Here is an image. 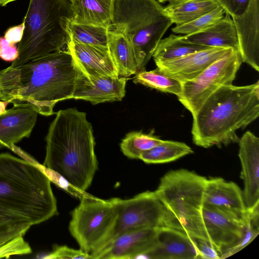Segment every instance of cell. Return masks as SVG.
<instances>
[{"mask_svg": "<svg viewBox=\"0 0 259 259\" xmlns=\"http://www.w3.org/2000/svg\"><path fill=\"white\" fill-rule=\"evenodd\" d=\"M207 179L186 169L169 171L161 178L155 192L164 209L163 226L210 242L202 216Z\"/></svg>", "mask_w": 259, "mask_h": 259, "instance_id": "6", "label": "cell"}, {"mask_svg": "<svg viewBox=\"0 0 259 259\" xmlns=\"http://www.w3.org/2000/svg\"><path fill=\"white\" fill-rule=\"evenodd\" d=\"M203 203L228 210L245 216L246 210L242 191L233 182H227L221 178L207 179L203 194Z\"/></svg>", "mask_w": 259, "mask_h": 259, "instance_id": "20", "label": "cell"}, {"mask_svg": "<svg viewBox=\"0 0 259 259\" xmlns=\"http://www.w3.org/2000/svg\"><path fill=\"white\" fill-rule=\"evenodd\" d=\"M20 68V87L14 106H28L44 116L59 101L72 99L80 70L68 49L33 59Z\"/></svg>", "mask_w": 259, "mask_h": 259, "instance_id": "4", "label": "cell"}, {"mask_svg": "<svg viewBox=\"0 0 259 259\" xmlns=\"http://www.w3.org/2000/svg\"><path fill=\"white\" fill-rule=\"evenodd\" d=\"M164 217L163 205L155 191H147L132 198L121 199L116 224L106 247L124 233L163 226Z\"/></svg>", "mask_w": 259, "mask_h": 259, "instance_id": "10", "label": "cell"}, {"mask_svg": "<svg viewBox=\"0 0 259 259\" xmlns=\"http://www.w3.org/2000/svg\"><path fill=\"white\" fill-rule=\"evenodd\" d=\"M18 57L17 46L11 45L4 37H0V58L6 61H14Z\"/></svg>", "mask_w": 259, "mask_h": 259, "instance_id": "36", "label": "cell"}, {"mask_svg": "<svg viewBox=\"0 0 259 259\" xmlns=\"http://www.w3.org/2000/svg\"><path fill=\"white\" fill-rule=\"evenodd\" d=\"M201 259H221L220 252L208 240L193 238Z\"/></svg>", "mask_w": 259, "mask_h": 259, "instance_id": "35", "label": "cell"}, {"mask_svg": "<svg viewBox=\"0 0 259 259\" xmlns=\"http://www.w3.org/2000/svg\"><path fill=\"white\" fill-rule=\"evenodd\" d=\"M236 27L242 62L259 71V0H250L245 12L231 17Z\"/></svg>", "mask_w": 259, "mask_h": 259, "instance_id": "16", "label": "cell"}, {"mask_svg": "<svg viewBox=\"0 0 259 259\" xmlns=\"http://www.w3.org/2000/svg\"><path fill=\"white\" fill-rule=\"evenodd\" d=\"M127 78L118 76L88 77L80 70L76 79L72 99L93 104L121 101L125 95Z\"/></svg>", "mask_w": 259, "mask_h": 259, "instance_id": "13", "label": "cell"}, {"mask_svg": "<svg viewBox=\"0 0 259 259\" xmlns=\"http://www.w3.org/2000/svg\"><path fill=\"white\" fill-rule=\"evenodd\" d=\"M114 0H74L70 3L72 21L109 28L112 22Z\"/></svg>", "mask_w": 259, "mask_h": 259, "instance_id": "22", "label": "cell"}, {"mask_svg": "<svg viewBox=\"0 0 259 259\" xmlns=\"http://www.w3.org/2000/svg\"><path fill=\"white\" fill-rule=\"evenodd\" d=\"M67 1L69 2L70 3L72 2L74 0H67Z\"/></svg>", "mask_w": 259, "mask_h": 259, "instance_id": "41", "label": "cell"}, {"mask_svg": "<svg viewBox=\"0 0 259 259\" xmlns=\"http://www.w3.org/2000/svg\"><path fill=\"white\" fill-rule=\"evenodd\" d=\"M51 182L43 166L0 153V258L31 253L25 234L58 213Z\"/></svg>", "mask_w": 259, "mask_h": 259, "instance_id": "1", "label": "cell"}, {"mask_svg": "<svg viewBox=\"0 0 259 259\" xmlns=\"http://www.w3.org/2000/svg\"><path fill=\"white\" fill-rule=\"evenodd\" d=\"M229 49L209 48L176 59L155 63L164 74L183 82L197 77Z\"/></svg>", "mask_w": 259, "mask_h": 259, "instance_id": "15", "label": "cell"}, {"mask_svg": "<svg viewBox=\"0 0 259 259\" xmlns=\"http://www.w3.org/2000/svg\"><path fill=\"white\" fill-rule=\"evenodd\" d=\"M133 81L161 92L174 94L177 97L182 93V82L162 73L158 68L137 72Z\"/></svg>", "mask_w": 259, "mask_h": 259, "instance_id": "27", "label": "cell"}, {"mask_svg": "<svg viewBox=\"0 0 259 259\" xmlns=\"http://www.w3.org/2000/svg\"><path fill=\"white\" fill-rule=\"evenodd\" d=\"M248 211V210H247ZM249 211L244 233L235 245L221 254V259L226 258L236 253L249 244L259 233V209Z\"/></svg>", "mask_w": 259, "mask_h": 259, "instance_id": "32", "label": "cell"}, {"mask_svg": "<svg viewBox=\"0 0 259 259\" xmlns=\"http://www.w3.org/2000/svg\"><path fill=\"white\" fill-rule=\"evenodd\" d=\"M68 49L86 76H118L108 48L84 44L70 38Z\"/></svg>", "mask_w": 259, "mask_h": 259, "instance_id": "18", "label": "cell"}, {"mask_svg": "<svg viewBox=\"0 0 259 259\" xmlns=\"http://www.w3.org/2000/svg\"><path fill=\"white\" fill-rule=\"evenodd\" d=\"M9 103H11V101H0V115L6 112V107Z\"/></svg>", "mask_w": 259, "mask_h": 259, "instance_id": "38", "label": "cell"}, {"mask_svg": "<svg viewBox=\"0 0 259 259\" xmlns=\"http://www.w3.org/2000/svg\"><path fill=\"white\" fill-rule=\"evenodd\" d=\"M108 49L119 77L127 78L138 72L133 49L122 32L109 29Z\"/></svg>", "mask_w": 259, "mask_h": 259, "instance_id": "23", "label": "cell"}, {"mask_svg": "<svg viewBox=\"0 0 259 259\" xmlns=\"http://www.w3.org/2000/svg\"><path fill=\"white\" fill-rule=\"evenodd\" d=\"M172 24L157 0H114L108 29L124 34L133 49L138 72L146 70L159 42Z\"/></svg>", "mask_w": 259, "mask_h": 259, "instance_id": "7", "label": "cell"}, {"mask_svg": "<svg viewBox=\"0 0 259 259\" xmlns=\"http://www.w3.org/2000/svg\"><path fill=\"white\" fill-rule=\"evenodd\" d=\"M24 27L23 22L18 25L10 27L6 31L4 37L11 45L19 43L22 38Z\"/></svg>", "mask_w": 259, "mask_h": 259, "instance_id": "37", "label": "cell"}, {"mask_svg": "<svg viewBox=\"0 0 259 259\" xmlns=\"http://www.w3.org/2000/svg\"><path fill=\"white\" fill-rule=\"evenodd\" d=\"M209 48L186 41L182 35L171 34L160 40L152 57L155 62L176 59Z\"/></svg>", "mask_w": 259, "mask_h": 259, "instance_id": "25", "label": "cell"}, {"mask_svg": "<svg viewBox=\"0 0 259 259\" xmlns=\"http://www.w3.org/2000/svg\"><path fill=\"white\" fill-rule=\"evenodd\" d=\"M46 141L42 166L75 190L84 192L98 168L93 127L86 113L76 108L59 110L50 125Z\"/></svg>", "mask_w": 259, "mask_h": 259, "instance_id": "2", "label": "cell"}, {"mask_svg": "<svg viewBox=\"0 0 259 259\" xmlns=\"http://www.w3.org/2000/svg\"><path fill=\"white\" fill-rule=\"evenodd\" d=\"M158 228L124 233L112 240L95 258L130 259L145 256L156 244Z\"/></svg>", "mask_w": 259, "mask_h": 259, "instance_id": "14", "label": "cell"}, {"mask_svg": "<svg viewBox=\"0 0 259 259\" xmlns=\"http://www.w3.org/2000/svg\"><path fill=\"white\" fill-rule=\"evenodd\" d=\"M163 141L152 133L131 132L122 140L120 147L122 153L129 158L139 159L145 151L151 149Z\"/></svg>", "mask_w": 259, "mask_h": 259, "instance_id": "29", "label": "cell"}, {"mask_svg": "<svg viewBox=\"0 0 259 259\" xmlns=\"http://www.w3.org/2000/svg\"><path fill=\"white\" fill-rule=\"evenodd\" d=\"M145 257L154 259H201L193 237L166 226L158 228L156 244Z\"/></svg>", "mask_w": 259, "mask_h": 259, "instance_id": "17", "label": "cell"}, {"mask_svg": "<svg viewBox=\"0 0 259 259\" xmlns=\"http://www.w3.org/2000/svg\"><path fill=\"white\" fill-rule=\"evenodd\" d=\"M226 14L221 6L210 12L185 24L176 25L171 29L175 33L189 35L203 30L218 22Z\"/></svg>", "mask_w": 259, "mask_h": 259, "instance_id": "30", "label": "cell"}, {"mask_svg": "<svg viewBox=\"0 0 259 259\" xmlns=\"http://www.w3.org/2000/svg\"><path fill=\"white\" fill-rule=\"evenodd\" d=\"M72 18L67 0H30L17 46L18 57L10 66L19 67L49 53L68 50V26Z\"/></svg>", "mask_w": 259, "mask_h": 259, "instance_id": "5", "label": "cell"}, {"mask_svg": "<svg viewBox=\"0 0 259 259\" xmlns=\"http://www.w3.org/2000/svg\"><path fill=\"white\" fill-rule=\"evenodd\" d=\"M242 63L239 51L229 49L197 77L182 82L178 100L193 115L216 90L232 84Z\"/></svg>", "mask_w": 259, "mask_h": 259, "instance_id": "9", "label": "cell"}, {"mask_svg": "<svg viewBox=\"0 0 259 259\" xmlns=\"http://www.w3.org/2000/svg\"><path fill=\"white\" fill-rule=\"evenodd\" d=\"M258 116V80L247 85H224L192 115L193 142L204 148L238 143L237 131Z\"/></svg>", "mask_w": 259, "mask_h": 259, "instance_id": "3", "label": "cell"}, {"mask_svg": "<svg viewBox=\"0 0 259 259\" xmlns=\"http://www.w3.org/2000/svg\"><path fill=\"white\" fill-rule=\"evenodd\" d=\"M182 38L186 41L210 48L232 49L239 51L236 27L228 13L207 28L191 34L182 35Z\"/></svg>", "mask_w": 259, "mask_h": 259, "instance_id": "21", "label": "cell"}, {"mask_svg": "<svg viewBox=\"0 0 259 259\" xmlns=\"http://www.w3.org/2000/svg\"><path fill=\"white\" fill-rule=\"evenodd\" d=\"M20 87V68L11 66L0 70V101H10L17 96Z\"/></svg>", "mask_w": 259, "mask_h": 259, "instance_id": "31", "label": "cell"}, {"mask_svg": "<svg viewBox=\"0 0 259 259\" xmlns=\"http://www.w3.org/2000/svg\"><path fill=\"white\" fill-rule=\"evenodd\" d=\"M121 200L83 194L72 211L69 232L80 249L90 254L91 258L95 259L108 243L118 219Z\"/></svg>", "mask_w": 259, "mask_h": 259, "instance_id": "8", "label": "cell"}, {"mask_svg": "<svg viewBox=\"0 0 259 259\" xmlns=\"http://www.w3.org/2000/svg\"><path fill=\"white\" fill-rule=\"evenodd\" d=\"M68 32L70 38L77 42L108 48L109 29L107 27L78 24L71 21L68 26Z\"/></svg>", "mask_w": 259, "mask_h": 259, "instance_id": "28", "label": "cell"}, {"mask_svg": "<svg viewBox=\"0 0 259 259\" xmlns=\"http://www.w3.org/2000/svg\"><path fill=\"white\" fill-rule=\"evenodd\" d=\"M17 0H0V6H5L11 2Z\"/></svg>", "mask_w": 259, "mask_h": 259, "instance_id": "40", "label": "cell"}, {"mask_svg": "<svg viewBox=\"0 0 259 259\" xmlns=\"http://www.w3.org/2000/svg\"><path fill=\"white\" fill-rule=\"evenodd\" d=\"M238 143L243 197L246 210L252 211L259 208V138L248 131Z\"/></svg>", "mask_w": 259, "mask_h": 259, "instance_id": "12", "label": "cell"}, {"mask_svg": "<svg viewBox=\"0 0 259 259\" xmlns=\"http://www.w3.org/2000/svg\"><path fill=\"white\" fill-rule=\"evenodd\" d=\"M220 6L217 0H188L168 3L164 10L172 23L179 25L190 22Z\"/></svg>", "mask_w": 259, "mask_h": 259, "instance_id": "24", "label": "cell"}, {"mask_svg": "<svg viewBox=\"0 0 259 259\" xmlns=\"http://www.w3.org/2000/svg\"><path fill=\"white\" fill-rule=\"evenodd\" d=\"M231 17L239 16L248 8L250 0H217Z\"/></svg>", "mask_w": 259, "mask_h": 259, "instance_id": "34", "label": "cell"}, {"mask_svg": "<svg viewBox=\"0 0 259 259\" xmlns=\"http://www.w3.org/2000/svg\"><path fill=\"white\" fill-rule=\"evenodd\" d=\"M249 214L239 215L223 208L203 204L202 216L211 243L220 252L229 249L242 238Z\"/></svg>", "mask_w": 259, "mask_h": 259, "instance_id": "11", "label": "cell"}, {"mask_svg": "<svg viewBox=\"0 0 259 259\" xmlns=\"http://www.w3.org/2000/svg\"><path fill=\"white\" fill-rule=\"evenodd\" d=\"M49 259H88L90 254L80 249H75L65 245H56L53 250L44 257Z\"/></svg>", "mask_w": 259, "mask_h": 259, "instance_id": "33", "label": "cell"}, {"mask_svg": "<svg viewBox=\"0 0 259 259\" xmlns=\"http://www.w3.org/2000/svg\"><path fill=\"white\" fill-rule=\"evenodd\" d=\"M160 4H164L166 2L168 3V4H175L182 2L184 1H188V0H157Z\"/></svg>", "mask_w": 259, "mask_h": 259, "instance_id": "39", "label": "cell"}, {"mask_svg": "<svg viewBox=\"0 0 259 259\" xmlns=\"http://www.w3.org/2000/svg\"><path fill=\"white\" fill-rule=\"evenodd\" d=\"M193 153L192 148L185 143L163 140L159 144L143 152L139 159L148 164L164 163Z\"/></svg>", "mask_w": 259, "mask_h": 259, "instance_id": "26", "label": "cell"}, {"mask_svg": "<svg viewBox=\"0 0 259 259\" xmlns=\"http://www.w3.org/2000/svg\"><path fill=\"white\" fill-rule=\"evenodd\" d=\"M37 113L25 106H14L0 115V149L11 150L15 144L30 135Z\"/></svg>", "mask_w": 259, "mask_h": 259, "instance_id": "19", "label": "cell"}]
</instances>
